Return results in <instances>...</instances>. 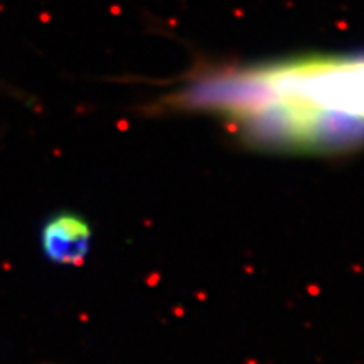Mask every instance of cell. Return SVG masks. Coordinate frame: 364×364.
Instances as JSON below:
<instances>
[{
    "label": "cell",
    "instance_id": "cell-1",
    "mask_svg": "<svg viewBox=\"0 0 364 364\" xmlns=\"http://www.w3.org/2000/svg\"><path fill=\"white\" fill-rule=\"evenodd\" d=\"M156 108L215 118L257 152L351 156L364 150V49L198 68Z\"/></svg>",
    "mask_w": 364,
    "mask_h": 364
},
{
    "label": "cell",
    "instance_id": "cell-2",
    "mask_svg": "<svg viewBox=\"0 0 364 364\" xmlns=\"http://www.w3.org/2000/svg\"><path fill=\"white\" fill-rule=\"evenodd\" d=\"M41 252L58 267L83 265L93 247V228L85 216L59 211L41 226Z\"/></svg>",
    "mask_w": 364,
    "mask_h": 364
}]
</instances>
